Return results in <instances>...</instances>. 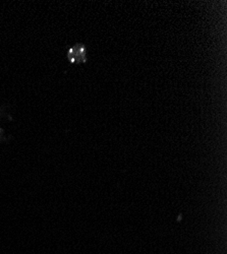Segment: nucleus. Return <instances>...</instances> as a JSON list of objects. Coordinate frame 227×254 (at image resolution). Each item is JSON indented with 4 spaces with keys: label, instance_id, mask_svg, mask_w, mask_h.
Listing matches in <instances>:
<instances>
[{
    "label": "nucleus",
    "instance_id": "obj_1",
    "mask_svg": "<svg viewBox=\"0 0 227 254\" xmlns=\"http://www.w3.org/2000/svg\"><path fill=\"white\" fill-rule=\"evenodd\" d=\"M68 59L73 64H80L87 62V48L84 44L77 43L68 51Z\"/></svg>",
    "mask_w": 227,
    "mask_h": 254
},
{
    "label": "nucleus",
    "instance_id": "obj_2",
    "mask_svg": "<svg viewBox=\"0 0 227 254\" xmlns=\"http://www.w3.org/2000/svg\"><path fill=\"white\" fill-rule=\"evenodd\" d=\"M3 130L1 129V128H0V141H1L2 140V137H3Z\"/></svg>",
    "mask_w": 227,
    "mask_h": 254
}]
</instances>
